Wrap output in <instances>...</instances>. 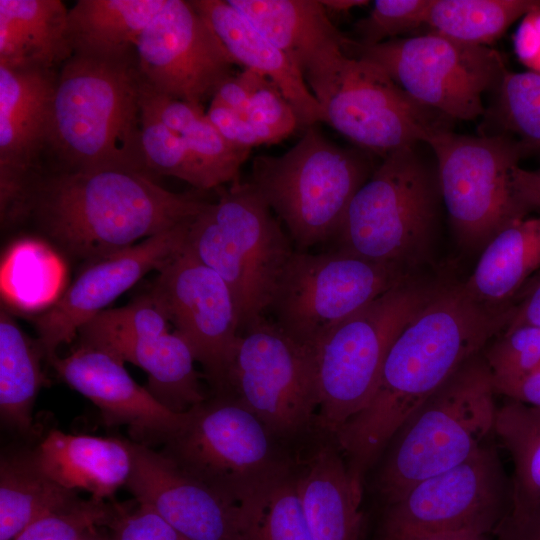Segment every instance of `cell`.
<instances>
[{"label":"cell","mask_w":540,"mask_h":540,"mask_svg":"<svg viewBox=\"0 0 540 540\" xmlns=\"http://www.w3.org/2000/svg\"><path fill=\"white\" fill-rule=\"evenodd\" d=\"M512 310H493L475 301L463 282H446L404 328L370 401L333 436L358 488L404 421L505 330Z\"/></svg>","instance_id":"1"},{"label":"cell","mask_w":540,"mask_h":540,"mask_svg":"<svg viewBox=\"0 0 540 540\" xmlns=\"http://www.w3.org/2000/svg\"><path fill=\"white\" fill-rule=\"evenodd\" d=\"M207 203L142 172L55 171L36 178L28 215L63 251L92 262L191 220Z\"/></svg>","instance_id":"2"},{"label":"cell","mask_w":540,"mask_h":540,"mask_svg":"<svg viewBox=\"0 0 540 540\" xmlns=\"http://www.w3.org/2000/svg\"><path fill=\"white\" fill-rule=\"evenodd\" d=\"M136 53L72 55L59 69L44 146L56 171L124 169L153 176L141 143Z\"/></svg>","instance_id":"3"},{"label":"cell","mask_w":540,"mask_h":540,"mask_svg":"<svg viewBox=\"0 0 540 540\" xmlns=\"http://www.w3.org/2000/svg\"><path fill=\"white\" fill-rule=\"evenodd\" d=\"M495 394L482 351L404 421L386 448L376 479L385 506L417 483L463 463L489 442L495 434Z\"/></svg>","instance_id":"4"},{"label":"cell","mask_w":540,"mask_h":540,"mask_svg":"<svg viewBox=\"0 0 540 540\" xmlns=\"http://www.w3.org/2000/svg\"><path fill=\"white\" fill-rule=\"evenodd\" d=\"M418 145L382 158L353 196L335 250L413 270L430 262L442 197L436 164Z\"/></svg>","instance_id":"5"},{"label":"cell","mask_w":540,"mask_h":540,"mask_svg":"<svg viewBox=\"0 0 540 540\" xmlns=\"http://www.w3.org/2000/svg\"><path fill=\"white\" fill-rule=\"evenodd\" d=\"M219 199L192 219L186 245L229 287L240 334L264 318L294 250L248 181L217 188Z\"/></svg>","instance_id":"6"},{"label":"cell","mask_w":540,"mask_h":540,"mask_svg":"<svg viewBox=\"0 0 540 540\" xmlns=\"http://www.w3.org/2000/svg\"><path fill=\"white\" fill-rule=\"evenodd\" d=\"M369 154L332 143L314 125L286 153L256 156L248 182L304 251L334 238L353 196L377 166Z\"/></svg>","instance_id":"7"},{"label":"cell","mask_w":540,"mask_h":540,"mask_svg":"<svg viewBox=\"0 0 540 540\" xmlns=\"http://www.w3.org/2000/svg\"><path fill=\"white\" fill-rule=\"evenodd\" d=\"M418 273L337 325L315 350L317 426L334 436L370 401L396 338L445 285Z\"/></svg>","instance_id":"8"},{"label":"cell","mask_w":540,"mask_h":540,"mask_svg":"<svg viewBox=\"0 0 540 540\" xmlns=\"http://www.w3.org/2000/svg\"><path fill=\"white\" fill-rule=\"evenodd\" d=\"M283 442L240 403L214 396L186 412L160 452L243 508L295 468Z\"/></svg>","instance_id":"9"},{"label":"cell","mask_w":540,"mask_h":540,"mask_svg":"<svg viewBox=\"0 0 540 540\" xmlns=\"http://www.w3.org/2000/svg\"><path fill=\"white\" fill-rule=\"evenodd\" d=\"M304 80L320 104L324 122L381 158L426 144L447 130L446 117L412 100L380 66L344 49L332 53Z\"/></svg>","instance_id":"10"},{"label":"cell","mask_w":540,"mask_h":540,"mask_svg":"<svg viewBox=\"0 0 540 540\" xmlns=\"http://www.w3.org/2000/svg\"><path fill=\"white\" fill-rule=\"evenodd\" d=\"M433 152L442 202L458 245L481 252L511 223L525 218L514 173L523 147L504 134L469 136L442 130L426 143Z\"/></svg>","instance_id":"11"},{"label":"cell","mask_w":540,"mask_h":540,"mask_svg":"<svg viewBox=\"0 0 540 540\" xmlns=\"http://www.w3.org/2000/svg\"><path fill=\"white\" fill-rule=\"evenodd\" d=\"M418 273L339 250L294 251L269 309L288 336L315 351L342 321Z\"/></svg>","instance_id":"12"},{"label":"cell","mask_w":540,"mask_h":540,"mask_svg":"<svg viewBox=\"0 0 540 540\" xmlns=\"http://www.w3.org/2000/svg\"><path fill=\"white\" fill-rule=\"evenodd\" d=\"M347 51L380 66L421 106L459 120L484 114L483 97L506 69L496 50L432 31L371 46L352 39Z\"/></svg>","instance_id":"13"},{"label":"cell","mask_w":540,"mask_h":540,"mask_svg":"<svg viewBox=\"0 0 540 540\" xmlns=\"http://www.w3.org/2000/svg\"><path fill=\"white\" fill-rule=\"evenodd\" d=\"M259 418L282 441L317 425L315 351L265 318L241 333L222 395Z\"/></svg>","instance_id":"14"},{"label":"cell","mask_w":540,"mask_h":540,"mask_svg":"<svg viewBox=\"0 0 540 540\" xmlns=\"http://www.w3.org/2000/svg\"><path fill=\"white\" fill-rule=\"evenodd\" d=\"M510 507V480L488 442L463 463L417 483L386 505L379 540L441 533L489 536Z\"/></svg>","instance_id":"15"},{"label":"cell","mask_w":540,"mask_h":540,"mask_svg":"<svg viewBox=\"0 0 540 540\" xmlns=\"http://www.w3.org/2000/svg\"><path fill=\"white\" fill-rule=\"evenodd\" d=\"M158 271L150 293L202 365L215 396L222 395L241 335L229 287L186 241Z\"/></svg>","instance_id":"16"},{"label":"cell","mask_w":540,"mask_h":540,"mask_svg":"<svg viewBox=\"0 0 540 540\" xmlns=\"http://www.w3.org/2000/svg\"><path fill=\"white\" fill-rule=\"evenodd\" d=\"M141 77L172 98L195 105L233 75L232 56L190 1L166 0L136 43Z\"/></svg>","instance_id":"17"},{"label":"cell","mask_w":540,"mask_h":540,"mask_svg":"<svg viewBox=\"0 0 540 540\" xmlns=\"http://www.w3.org/2000/svg\"><path fill=\"white\" fill-rule=\"evenodd\" d=\"M58 71L0 65V212L4 225L28 216L43 157Z\"/></svg>","instance_id":"18"},{"label":"cell","mask_w":540,"mask_h":540,"mask_svg":"<svg viewBox=\"0 0 540 540\" xmlns=\"http://www.w3.org/2000/svg\"><path fill=\"white\" fill-rule=\"evenodd\" d=\"M192 219L92 261L60 298L35 318L37 340L50 363L57 357L58 347L71 342L84 324L146 273L159 270L183 246Z\"/></svg>","instance_id":"19"},{"label":"cell","mask_w":540,"mask_h":540,"mask_svg":"<svg viewBox=\"0 0 540 540\" xmlns=\"http://www.w3.org/2000/svg\"><path fill=\"white\" fill-rule=\"evenodd\" d=\"M126 488L187 540H241L242 510L181 470L160 451L131 441Z\"/></svg>","instance_id":"20"},{"label":"cell","mask_w":540,"mask_h":540,"mask_svg":"<svg viewBox=\"0 0 540 540\" xmlns=\"http://www.w3.org/2000/svg\"><path fill=\"white\" fill-rule=\"evenodd\" d=\"M60 378L88 398L109 426H126L132 441L151 447L164 444L186 419L162 405L130 376L112 353L82 345L51 362Z\"/></svg>","instance_id":"21"},{"label":"cell","mask_w":540,"mask_h":540,"mask_svg":"<svg viewBox=\"0 0 540 540\" xmlns=\"http://www.w3.org/2000/svg\"><path fill=\"white\" fill-rule=\"evenodd\" d=\"M190 3L236 64L264 76L281 91L296 113L299 128L324 122L320 104L297 66L227 0H191Z\"/></svg>","instance_id":"22"},{"label":"cell","mask_w":540,"mask_h":540,"mask_svg":"<svg viewBox=\"0 0 540 540\" xmlns=\"http://www.w3.org/2000/svg\"><path fill=\"white\" fill-rule=\"evenodd\" d=\"M41 469L65 488L106 501L126 486L133 467L130 440L51 430L33 451Z\"/></svg>","instance_id":"23"},{"label":"cell","mask_w":540,"mask_h":540,"mask_svg":"<svg viewBox=\"0 0 540 540\" xmlns=\"http://www.w3.org/2000/svg\"><path fill=\"white\" fill-rule=\"evenodd\" d=\"M262 35L281 49L303 78L338 49L347 51L344 36L316 0H227Z\"/></svg>","instance_id":"24"},{"label":"cell","mask_w":540,"mask_h":540,"mask_svg":"<svg viewBox=\"0 0 540 540\" xmlns=\"http://www.w3.org/2000/svg\"><path fill=\"white\" fill-rule=\"evenodd\" d=\"M297 478L311 539L358 540L362 490L333 437L314 449Z\"/></svg>","instance_id":"25"},{"label":"cell","mask_w":540,"mask_h":540,"mask_svg":"<svg viewBox=\"0 0 540 540\" xmlns=\"http://www.w3.org/2000/svg\"><path fill=\"white\" fill-rule=\"evenodd\" d=\"M131 362L148 375L146 389L166 408L185 413L204 402L194 355L176 331L148 336H104L84 343Z\"/></svg>","instance_id":"26"},{"label":"cell","mask_w":540,"mask_h":540,"mask_svg":"<svg viewBox=\"0 0 540 540\" xmlns=\"http://www.w3.org/2000/svg\"><path fill=\"white\" fill-rule=\"evenodd\" d=\"M540 271V215L519 219L498 232L480 252L465 291L493 310H511Z\"/></svg>","instance_id":"27"},{"label":"cell","mask_w":540,"mask_h":540,"mask_svg":"<svg viewBox=\"0 0 540 540\" xmlns=\"http://www.w3.org/2000/svg\"><path fill=\"white\" fill-rule=\"evenodd\" d=\"M59 0H0V65L58 71L72 56Z\"/></svg>","instance_id":"28"},{"label":"cell","mask_w":540,"mask_h":540,"mask_svg":"<svg viewBox=\"0 0 540 540\" xmlns=\"http://www.w3.org/2000/svg\"><path fill=\"white\" fill-rule=\"evenodd\" d=\"M166 0H79L68 10L72 55L120 58L136 53L139 36Z\"/></svg>","instance_id":"29"},{"label":"cell","mask_w":540,"mask_h":540,"mask_svg":"<svg viewBox=\"0 0 540 540\" xmlns=\"http://www.w3.org/2000/svg\"><path fill=\"white\" fill-rule=\"evenodd\" d=\"M77 491L48 476L33 451L5 454L0 460V540H12L35 521L73 508Z\"/></svg>","instance_id":"30"},{"label":"cell","mask_w":540,"mask_h":540,"mask_svg":"<svg viewBox=\"0 0 540 540\" xmlns=\"http://www.w3.org/2000/svg\"><path fill=\"white\" fill-rule=\"evenodd\" d=\"M38 340L30 339L7 311L0 313V417L8 429L31 433L33 407L44 382Z\"/></svg>","instance_id":"31"},{"label":"cell","mask_w":540,"mask_h":540,"mask_svg":"<svg viewBox=\"0 0 540 540\" xmlns=\"http://www.w3.org/2000/svg\"><path fill=\"white\" fill-rule=\"evenodd\" d=\"M65 278V265L51 246L38 239L24 238L3 256L1 294L19 310H42L60 298Z\"/></svg>","instance_id":"32"},{"label":"cell","mask_w":540,"mask_h":540,"mask_svg":"<svg viewBox=\"0 0 540 540\" xmlns=\"http://www.w3.org/2000/svg\"><path fill=\"white\" fill-rule=\"evenodd\" d=\"M535 0H432L425 26L459 42L489 47Z\"/></svg>","instance_id":"33"},{"label":"cell","mask_w":540,"mask_h":540,"mask_svg":"<svg viewBox=\"0 0 540 540\" xmlns=\"http://www.w3.org/2000/svg\"><path fill=\"white\" fill-rule=\"evenodd\" d=\"M495 435L513 462L511 506L540 503V408L507 399L498 407Z\"/></svg>","instance_id":"34"},{"label":"cell","mask_w":540,"mask_h":540,"mask_svg":"<svg viewBox=\"0 0 540 540\" xmlns=\"http://www.w3.org/2000/svg\"><path fill=\"white\" fill-rule=\"evenodd\" d=\"M241 510V540H312L296 467Z\"/></svg>","instance_id":"35"},{"label":"cell","mask_w":540,"mask_h":540,"mask_svg":"<svg viewBox=\"0 0 540 540\" xmlns=\"http://www.w3.org/2000/svg\"><path fill=\"white\" fill-rule=\"evenodd\" d=\"M493 117L525 150H540V74L507 68L495 88Z\"/></svg>","instance_id":"36"},{"label":"cell","mask_w":540,"mask_h":540,"mask_svg":"<svg viewBox=\"0 0 540 540\" xmlns=\"http://www.w3.org/2000/svg\"><path fill=\"white\" fill-rule=\"evenodd\" d=\"M181 136L204 177L207 190L239 178L240 168L251 150L229 143L209 121L206 113Z\"/></svg>","instance_id":"37"},{"label":"cell","mask_w":540,"mask_h":540,"mask_svg":"<svg viewBox=\"0 0 540 540\" xmlns=\"http://www.w3.org/2000/svg\"><path fill=\"white\" fill-rule=\"evenodd\" d=\"M141 122L142 150L151 174L173 176L198 190H207L204 177L181 134L142 112Z\"/></svg>","instance_id":"38"},{"label":"cell","mask_w":540,"mask_h":540,"mask_svg":"<svg viewBox=\"0 0 540 540\" xmlns=\"http://www.w3.org/2000/svg\"><path fill=\"white\" fill-rule=\"evenodd\" d=\"M169 319L149 292L130 304L105 309L78 331L81 344L104 336H148L169 332Z\"/></svg>","instance_id":"39"},{"label":"cell","mask_w":540,"mask_h":540,"mask_svg":"<svg viewBox=\"0 0 540 540\" xmlns=\"http://www.w3.org/2000/svg\"><path fill=\"white\" fill-rule=\"evenodd\" d=\"M494 380L540 371V327L522 326L497 335L483 350Z\"/></svg>","instance_id":"40"},{"label":"cell","mask_w":540,"mask_h":540,"mask_svg":"<svg viewBox=\"0 0 540 540\" xmlns=\"http://www.w3.org/2000/svg\"><path fill=\"white\" fill-rule=\"evenodd\" d=\"M432 0H376L354 25L358 43L377 45L425 26Z\"/></svg>","instance_id":"41"},{"label":"cell","mask_w":540,"mask_h":540,"mask_svg":"<svg viewBox=\"0 0 540 540\" xmlns=\"http://www.w3.org/2000/svg\"><path fill=\"white\" fill-rule=\"evenodd\" d=\"M118 507L93 498L82 500L71 509L35 521L12 540H78L91 528L108 527Z\"/></svg>","instance_id":"42"},{"label":"cell","mask_w":540,"mask_h":540,"mask_svg":"<svg viewBox=\"0 0 540 540\" xmlns=\"http://www.w3.org/2000/svg\"><path fill=\"white\" fill-rule=\"evenodd\" d=\"M244 117L269 132L277 142L299 128L298 119L291 104L266 78L253 93Z\"/></svg>","instance_id":"43"},{"label":"cell","mask_w":540,"mask_h":540,"mask_svg":"<svg viewBox=\"0 0 540 540\" xmlns=\"http://www.w3.org/2000/svg\"><path fill=\"white\" fill-rule=\"evenodd\" d=\"M108 528L111 540H187L154 509L140 503L132 511L119 505Z\"/></svg>","instance_id":"44"},{"label":"cell","mask_w":540,"mask_h":540,"mask_svg":"<svg viewBox=\"0 0 540 540\" xmlns=\"http://www.w3.org/2000/svg\"><path fill=\"white\" fill-rule=\"evenodd\" d=\"M141 112L154 117L167 128L182 134L204 112L201 105L172 98L163 94L141 77L140 87Z\"/></svg>","instance_id":"45"},{"label":"cell","mask_w":540,"mask_h":540,"mask_svg":"<svg viewBox=\"0 0 540 540\" xmlns=\"http://www.w3.org/2000/svg\"><path fill=\"white\" fill-rule=\"evenodd\" d=\"M206 116L219 133L234 146L251 150L257 145L277 142L269 132L213 99Z\"/></svg>","instance_id":"46"},{"label":"cell","mask_w":540,"mask_h":540,"mask_svg":"<svg viewBox=\"0 0 540 540\" xmlns=\"http://www.w3.org/2000/svg\"><path fill=\"white\" fill-rule=\"evenodd\" d=\"M512 41L518 61L527 71L540 74V0L522 16Z\"/></svg>","instance_id":"47"},{"label":"cell","mask_w":540,"mask_h":540,"mask_svg":"<svg viewBox=\"0 0 540 540\" xmlns=\"http://www.w3.org/2000/svg\"><path fill=\"white\" fill-rule=\"evenodd\" d=\"M264 79V76L244 69L241 73L225 79L212 99L245 116L253 93Z\"/></svg>","instance_id":"48"},{"label":"cell","mask_w":540,"mask_h":540,"mask_svg":"<svg viewBox=\"0 0 540 540\" xmlns=\"http://www.w3.org/2000/svg\"><path fill=\"white\" fill-rule=\"evenodd\" d=\"M494 535L498 540H540V503L511 506Z\"/></svg>","instance_id":"49"},{"label":"cell","mask_w":540,"mask_h":540,"mask_svg":"<svg viewBox=\"0 0 540 540\" xmlns=\"http://www.w3.org/2000/svg\"><path fill=\"white\" fill-rule=\"evenodd\" d=\"M522 326L540 327V271L520 293L504 331Z\"/></svg>","instance_id":"50"},{"label":"cell","mask_w":540,"mask_h":540,"mask_svg":"<svg viewBox=\"0 0 540 540\" xmlns=\"http://www.w3.org/2000/svg\"><path fill=\"white\" fill-rule=\"evenodd\" d=\"M497 394L540 408V371L520 378L494 380Z\"/></svg>","instance_id":"51"},{"label":"cell","mask_w":540,"mask_h":540,"mask_svg":"<svg viewBox=\"0 0 540 540\" xmlns=\"http://www.w3.org/2000/svg\"><path fill=\"white\" fill-rule=\"evenodd\" d=\"M514 182L519 197L529 212L540 210V168L526 170L518 166L514 173Z\"/></svg>","instance_id":"52"},{"label":"cell","mask_w":540,"mask_h":540,"mask_svg":"<svg viewBox=\"0 0 540 540\" xmlns=\"http://www.w3.org/2000/svg\"><path fill=\"white\" fill-rule=\"evenodd\" d=\"M392 540H489V536L469 533H441L400 537Z\"/></svg>","instance_id":"53"},{"label":"cell","mask_w":540,"mask_h":540,"mask_svg":"<svg viewBox=\"0 0 540 540\" xmlns=\"http://www.w3.org/2000/svg\"><path fill=\"white\" fill-rule=\"evenodd\" d=\"M324 8L336 12H346L355 7L367 5L365 0H324L320 1Z\"/></svg>","instance_id":"54"},{"label":"cell","mask_w":540,"mask_h":540,"mask_svg":"<svg viewBox=\"0 0 540 540\" xmlns=\"http://www.w3.org/2000/svg\"><path fill=\"white\" fill-rule=\"evenodd\" d=\"M101 527H95L87 530L78 540H111L110 535L100 530Z\"/></svg>","instance_id":"55"}]
</instances>
